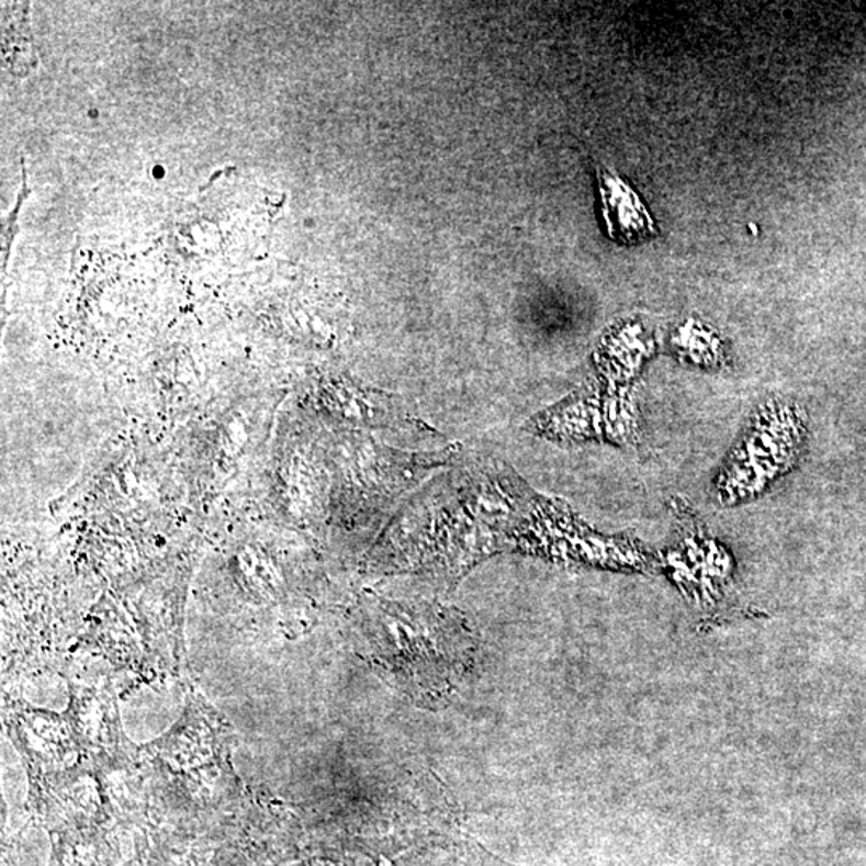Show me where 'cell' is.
Returning <instances> with one entry per match:
<instances>
[{
	"label": "cell",
	"mask_w": 866,
	"mask_h": 866,
	"mask_svg": "<svg viewBox=\"0 0 866 866\" xmlns=\"http://www.w3.org/2000/svg\"><path fill=\"white\" fill-rule=\"evenodd\" d=\"M598 180L604 218L611 238L622 243H636L655 233L652 217L646 214L638 194L626 185L617 173L598 169Z\"/></svg>",
	"instance_id": "obj_1"
}]
</instances>
